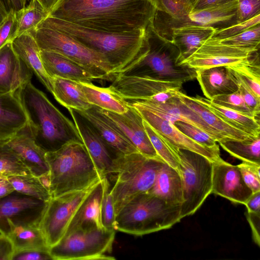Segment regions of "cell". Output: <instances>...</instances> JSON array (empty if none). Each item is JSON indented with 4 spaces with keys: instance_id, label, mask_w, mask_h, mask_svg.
<instances>
[{
    "instance_id": "obj_1",
    "label": "cell",
    "mask_w": 260,
    "mask_h": 260,
    "mask_svg": "<svg viewBox=\"0 0 260 260\" xmlns=\"http://www.w3.org/2000/svg\"><path fill=\"white\" fill-rule=\"evenodd\" d=\"M157 0H55L49 16L110 32L145 29Z\"/></svg>"
},
{
    "instance_id": "obj_2",
    "label": "cell",
    "mask_w": 260,
    "mask_h": 260,
    "mask_svg": "<svg viewBox=\"0 0 260 260\" xmlns=\"http://www.w3.org/2000/svg\"><path fill=\"white\" fill-rule=\"evenodd\" d=\"M64 33L103 55L116 77L136 69L147 54L145 29L110 32L82 26L48 16L37 26Z\"/></svg>"
},
{
    "instance_id": "obj_3",
    "label": "cell",
    "mask_w": 260,
    "mask_h": 260,
    "mask_svg": "<svg viewBox=\"0 0 260 260\" xmlns=\"http://www.w3.org/2000/svg\"><path fill=\"white\" fill-rule=\"evenodd\" d=\"M15 94L25 112L36 143L46 152L56 151L71 142L83 143L74 122L63 115L31 81L22 85Z\"/></svg>"
},
{
    "instance_id": "obj_4",
    "label": "cell",
    "mask_w": 260,
    "mask_h": 260,
    "mask_svg": "<svg viewBox=\"0 0 260 260\" xmlns=\"http://www.w3.org/2000/svg\"><path fill=\"white\" fill-rule=\"evenodd\" d=\"M49 166V192L52 198L82 190L104 178L82 142L68 143L46 153Z\"/></svg>"
},
{
    "instance_id": "obj_5",
    "label": "cell",
    "mask_w": 260,
    "mask_h": 260,
    "mask_svg": "<svg viewBox=\"0 0 260 260\" xmlns=\"http://www.w3.org/2000/svg\"><path fill=\"white\" fill-rule=\"evenodd\" d=\"M180 207L148 192L142 193L128 201L115 214V229L139 236L167 230L182 219Z\"/></svg>"
},
{
    "instance_id": "obj_6",
    "label": "cell",
    "mask_w": 260,
    "mask_h": 260,
    "mask_svg": "<svg viewBox=\"0 0 260 260\" xmlns=\"http://www.w3.org/2000/svg\"><path fill=\"white\" fill-rule=\"evenodd\" d=\"M164 163L160 159L146 157L139 152L115 159L116 180L110 193L115 214L134 197L151 189Z\"/></svg>"
},
{
    "instance_id": "obj_7",
    "label": "cell",
    "mask_w": 260,
    "mask_h": 260,
    "mask_svg": "<svg viewBox=\"0 0 260 260\" xmlns=\"http://www.w3.org/2000/svg\"><path fill=\"white\" fill-rule=\"evenodd\" d=\"M168 143L178 161L183 190L180 207L182 219L193 215L212 193L213 162L199 153Z\"/></svg>"
},
{
    "instance_id": "obj_8",
    "label": "cell",
    "mask_w": 260,
    "mask_h": 260,
    "mask_svg": "<svg viewBox=\"0 0 260 260\" xmlns=\"http://www.w3.org/2000/svg\"><path fill=\"white\" fill-rule=\"evenodd\" d=\"M30 32L41 50L59 53L88 70L96 80L113 81L116 77L105 57L71 36L57 30L38 27Z\"/></svg>"
},
{
    "instance_id": "obj_9",
    "label": "cell",
    "mask_w": 260,
    "mask_h": 260,
    "mask_svg": "<svg viewBox=\"0 0 260 260\" xmlns=\"http://www.w3.org/2000/svg\"><path fill=\"white\" fill-rule=\"evenodd\" d=\"M115 230L92 228L77 230L49 247L54 260L114 259L105 254L111 251Z\"/></svg>"
},
{
    "instance_id": "obj_10",
    "label": "cell",
    "mask_w": 260,
    "mask_h": 260,
    "mask_svg": "<svg viewBox=\"0 0 260 260\" xmlns=\"http://www.w3.org/2000/svg\"><path fill=\"white\" fill-rule=\"evenodd\" d=\"M151 21L145 28L148 50L137 68L145 67V74L166 80L185 82L194 79L196 70L180 65L178 48L154 30Z\"/></svg>"
},
{
    "instance_id": "obj_11",
    "label": "cell",
    "mask_w": 260,
    "mask_h": 260,
    "mask_svg": "<svg viewBox=\"0 0 260 260\" xmlns=\"http://www.w3.org/2000/svg\"><path fill=\"white\" fill-rule=\"evenodd\" d=\"M93 185L52 198L49 201L39 226L49 247L62 238L73 215Z\"/></svg>"
},
{
    "instance_id": "obj_12",
    "label": "cell",
    "mask_w": 260,
    "mask_h": 260,
    "mask_svg": "<svg viewBox=\"0 0 260 260\" xmlns=\"http://www.w3.org/2000/svg\"><path fill=\"white\" fill-rule=\"evenodd\" d=\"M259 49L242 48L222 43L211 37L184 60L183 66L194 70L234 66L248 60Z\"/></svg>"
},
{
    "instance_id": "obj_13",
    "label": "cell",
    "mask_w": 260,
    "mask_h": 260,
    "mask_svg": "<svg viewBox=\"0 0 260 260\" xmlns=\"http://www.w3.org/2000/svg\"><path fill=\"white\" fill-rule=\"evenodd\" d=\"M48 202L16 191L1 199L0 233L7 235L14 225H39Z\"/></svg>"
},
{
    "instance_id": "obj_14",
    "label": "cell",
    "mask_w": 260,
    "mask_h": 260,
    "mask_svg": "<svg viewBox=\"0 0 260 260\" xmlns=\"http://www.w3.org/2000/svg\"><path fill=\"white\" fill-rule=\"evenodd\" d=\"M127 102L149 126L172 145L199 153L212 162L222 159L220 155L219 146L209 147L203 145L187 137L170 121L141 107L134 101Z\"/></svg>"
},
{
    "instance_id": "obj_15",
    "label": "cell",
    "mask_w": 260,
    "mask_h": 260,
    "mask_svg": "<svg viewBox=\"0 0 260 260\" xmlns=\"http://www.w3.org/2000/svg\"><path fill=\"white\" fill-rule=\"evenodd\" d=\"M184 83L163 80L143 73H127L117 75L109 87L125 100L144 101L166 89L180 90Z\"/></svg>"
},
{
    "instance_id": "obj_16",
    "label": "cell",
    "mask_w": 260,
    "mask_h": 260,
    "mask_svg": "<svg viewBox=\"0 0 260 260\" xmlns=\"http://www.w3.org/2000/svg\"><path fill=\"white\" fill-rule=\"evenodd\" d=\"M212 193L244 205L252 194L237 167L223 159L212 162Z\"/></svg>"
},
{
    "instance_id": "obj_17",
    "label": "cell",
    "mask_w": 260,
    "mask_h": 260,
    "mask_svg": "<svg viewBox=\"0 0 260 260\" xmlns=\"http://www.w3.org/2000/svg\"><path fill=\"white\" fill-rule=\"evenodd\" d=\"M83 144L103 178L114 177L115 156L89 122L76 110L68 109Z\"/></svg>"
},
{
    "instance_id": "obj_18",
    "label": "cell",
    "mask_w": 260,
    "mask_h": 260,
    "mask_svg": "<svg viewBox=\"0 0 260 260\" xmlns=\"http://www.w3.org/2000/svg\"><path fill=\"white\" fill-rule=\"evenodd\" d=\"M76 111L93 126L116 157L139 152L117 124L100 108L92 105L86 110Z\"/></svg>"
},
{
    "instance_id": "obj_19",
    "label": "cell",
    "mask_w": 260,
    "mask_h": 260,
    "mask_svg": "<svg viewBox=\"0 0 260 260\" xmlns=\"http://www.w3.org/2000/svg\"><path fill=\"white\" fill-rule=\"evenodd\" d=\"M132 101L173 123L181 121L197 127L212 137L217 143L226 140L217 131L209 126L194 111L183 103L177 95L163 103L148 101Z\"/></svg>"
},
{
    "instance_id": "obj_20",
    "label": "cell",
    "mask_w": 260,
    "mask_h": 260,
    "mask_svg": "<svg viewBox=\"0 0 260 260\" xmlns=\"http://www.w3.org/2000/svg\"><path fill=\"white\" fill-rule=\"evenodd\" d=\"M32 175L38 177L49 174L46 152L35 142L28 124L12 137L5 140Z\"/></svg>"
},
{
    "instance_id": "obj_21",
    "label": "cell",
    "mask_w": 260,
    "mask_h": 260,
    "mask_svg": "<svg viewBox=\"0 0 260 260\" xmlns=\"http://www.w3.org/2000/svg\"><path fill=\"white\" fill-rule=\"evenodd\" d=\"M128 105V110L123 114L100 109L117 124L139 152L146 157L161 160L146 132L142 117L133 107Z\"/></svg>"
},
{
    "instance_id": "obj_22",
    "label": "cell",
    "mask_w": 260,
    "mask_h": 260,
    "mask_svg": "<svg viewBox=\"0 0 260 260\" xmlns=\"http://www.w3.org/2000/svg\"><path fill=\"white\" fill-rule=\"evenodd\" d=\"M32 74L15 52L11 42L0 49V92L14 93L31 81Z\"/></svg>"
},
{
    "instance_id": "obj_23",
    "label": "cell",
    "mask_w": 260,
    "mask_h": 260,
    "mask_svg": "<svg viewBox=\"0 0 260 260\" xmlns=\"http://www.w3.org/2000/svg\"><path fill=\"white\" fill-rule=\"evenodd\" d=\"M105 178L95 183L83 200L71 219L63 237L79 229H104L101 220V203Z\"/></svg>"
},
{
    "instance_id": "obj_24",
    "label": "cell",
    "mask_w": 260,
    "mask_h": 260,
    "mask_svg": "<svg viewBox=\"0 0 260 260\" xmlns=\"http://www.w3.org/2000/svg\"><path fill=\"white\" fill-rule=\"evenodd\" d=\"M12 48L30 71L51 93L53 89V79L46 73L40 56V49L30 32H26L15 38L12 42Z\"/></svg>"
},
{
    "instance_id": "obj_25",
    "label": "cell",
    "mask_w": 260,
    "mask_h": 260,
    "mask_svg": "<svg viewBox=\"0 0 260 260\" xmlns=\"http://www.w3.org/2000/svg\"><path fill=\"white\" fill-rule=\"evenodd\" d=\"M40 56L46 73L52 79L58 77L82 82L96 80L86 69L59 53L40 50Z\"/></svg>"
},
{
    "instance_id": "obj_26",
    "label": "cell",
    "mask_w": 260,
    "mask_h": 260,
    "mask_svg": "<svg viewBox=\"0 0 260 260\" xmlns=\"http://www.w3.org/2000/svg\"><path fill=\"white\" fill-rule=\"evenodd\" d=\"M201 89L207 99L235 92L238 90L234 77L227 67H216L196 70Z\"/></svg>"
},
{
    "instance_id": "obj_27",
    "label": "cell",
    "mask_w": 260,
    "mask_h": 260,
    "mask_svg": "<svg viewBox=\"0 0 260 260\" xmlns=\"http://www.w3.org/2000/svg\"><path fill=\"white\" fill-rule=\"evenodd\" d=\"M28 123L15 92H0V140L12 137Z\"/></svg>"
},
{
    "instance_id": "obj_28",
    "label": "cell",
    "mask_w": 260,
    "mask_h": 260,
    "mask_svg": "<svg viewBox=\"0 0 260 260\" xmlns=\"http://www.w3.org/2000/svg\"><path fill=\"white\" fill-rule=\"evenodd\" d=\"M215 30L212 27L194 23L174 29L172 43L179 50L180 65L183 66L184 60L196 51L204 41L212 37Z\"/></svg>"
},
{
    "instance_id": "obj_29",
    "label": "cell",
    "mask_w": 260,
    "mask_h": 260,
    "mask_svg": "<svg viewBox=\"0 0 260 260\" xmlns=\"http://www.w3.org/2000/svg\"><path fill=\"white\" fill-rule=\"evenodd\" d=\"M237 0H234L192 10L188 17L194 23L219 29L237 23Z\"/></svg>"
},
{
    "instance_id": "obj_30",
    "label": "cell",
    "mask_w": 260,
    "mask_h": 260,
    "mask_svg": "<svg viewBox=\"0 0 260 260\" xmlns=\"http://www.w3.org/2000/svg\"><path fill=\"white\" fill-rule=\"evenodd\" d=\"M148 192L169 204L181 206L183 202V190L178 171L164 162Z\"/></svg>"
},
{
    "instance_id": "obj_31",
    "label": "cell",
    "mask_w": 260,
    "mask_h": 260,
    "mask_svg": "<svg viewBox=\"0 0 260 260\" xmlns=\"http://www.w3.org/2000/svg\"><path fill=\"white\" fill-rule=\"evenodd\" d=\"M177 96L194 111L209 126L217 131L225 140L242 141L251 136L229 124L208 108L181 92L177 91Z\"/></svg>"
},
{
    "instance_id": "obj_32",
    "label": "cell",
    "mask_w": 260,
    "mask_h": 260,
    "mask_svg": "<svg viewBox=\"0 0 260 260\" xmlns=\"http://www.w3.org/2000/svg\"><path fill=\"white\" fill-rule=\"evenodd\" d=\"M192 99L204 105L226 122L242 132L251 136L257 137L260 134L259 118L244 114L214 103L199 95Z\"/></svg>"
},
{
    "instance_id": "obj_33",
    "label": "cell",
    "mask_w": 260,
    "mask_h": 260,
    "mask_svg": "<svg viewBox=\"0 0 260 260\" xmlns=\"http://www.w3.org/2000/svg\"><path fill=\"white\" fill-rule=\"evenodd\" d=\"M78 82L91 105L117 114L124 113L128 110L127 101L122 99L109 87H99L92 82Z\"/></svg>"
},
{
    "instance_id": "obj_34",
    "label": "cell",
    "mask_w": 260,
    "mask_h": 260,
    "mask_svg": "<svg viewBox=\"0 0 260 260\" xmlns=\"http://www.w3.org/2000/svg\"><path fill=\"white\" fill-rule=\"evenodd\" d=\"M52 94L62 106L77 111L86 110L92 107L86 98L78 82L58 77L53 78Z\"/></svg>"
},
{
    "instance_id": "obj_35",
    "label": "cell",
    "mask_w": 260,
    "mask_h": 260,
    "mask_svg": "<svg viewBox=\"0 0 260 260\" xmlns=\"http://www.w3.org/2000/svg\"><path fill=\"white\" fill-rule=\"evenodd\" d=\"M7 236L15 251L37 249L49 251L45 236L38 225H20L11 227Z\"/></svg>"
},
{
    "instance_id": "obj_36",
    "label": "cell",
    "mask_w": 260,
    "mask_h": 260,
    "mask_svg": "<svg viewBox=\"0 0 260 260\" xmlns=\"http://www.w3.org/2000/svg\"><path fill=\"white\" fill-rule=\"evenodd\" d=\"M221 147L231 155L242 161L260 165L259 136L250 137L244 140H224L218 142Z\"/></svg>"
},
{
    "instance_id": "obj_37",
    "label": "cell",
    "mask_w": 260,
    "mask_h": 260,
    "mask_svg": "<svg viewBox=\"0 0 260 260\" xmlns=\"http://www.w3.org/2000/svg\"><path fill=\"white\" fill-rule=\"evenodd\" d=\"M15 13L16 29L14 39L21 34L35 29L49 16V13L37 0H29L24 8Z\"/></svg>"
},
{
    "instance_id": "obj_38",
    "label": "cell",
    "mask_w": 260,
    "mask_h": 260,
    "mask_svg": "<svg viewBox=\"0 0 260 260\" xmlns=\"http://www.w3.org/2000/svg\"><path fill=\"white\" fill-rule=\"evenodd\" d=\"M14 190L36 199L48 202L52 198L49 190L39 177L31 175H15L7 177Z\"/></svg>"
},
{
    "instance_id": "obj_39",
    "label": "cell",
    "mask_w": 260,
    "mask_h": 260,
    "mask_svg": "<svg viewBox=\"0 0 260 260\" xmlns=\"http://www.w3.org/2000/svg\"><path fill=\"white\" fill-rule=\"evenodd\" d=\"M260 98V66L258 51L247 61L228 67Z\"/></svg>"
},
{
    "instance_id": "obj_40",
    "label": "cell",
    "mask_w": 260,
    "mask_h": 260,
    "mask_svg": "<svg viewBox=\"0 0 260 260\" xmlns=\"http://www.w3.org/2000/svg\"><path fill=\"white\" fill-rule=\"evenodd\" d=\"M28 169L5 141L0 140V175H31Z\"/></svg>"
},
{
    "instance_id": "obj_41",
    "label": "cell",
    "mask_w": 260,
    "mask_h": 260,
    "mask_svg": "<svg viewBox=\"0 0 260 260\" xmlns=\"http://www.w3.org/2000/svg\"><path fill=\"white\" fill-rule=\"evenodd\" d=\"M146 132L159 157L166 164L178 169V161L167 141L143 119Z\"/></svg>"
},
{
    "instance_id": "obj_42",
    "label": "cell",
    "mask_w": 260,
    "mask_h": 260,
    "mask_svg": "<svg viewBox=\"0 0 260 260\" xmlns=\"http://www.w3.org/2000/svg\"><path fill=\"white\" fill-rule=\"evenodd\" d=\"M151 22L154 30L160 36L171 42L172 41L174 29L190 24L174 18L166 12L156 8Z\"/></svg>"
},
{
    "instance_id": "obj_43",
    "label": "cell",
    "mask_w": 260,
    "mask_h": 260,
    "mask_svg": "<svg viewBox=\"0 0 260 260\" xmlns=\"http://www.w3.org/2000/svg\"><path fill=\"white\" fill-rule=\"evenodd\" d=\"M156 9L161 10L174 18L192 22L188 15L192 11V4L188 0H157Z\"/></svg>"
},
{
    "instance_id": "obj_44",
    "label": "cell",
    "mask_w": 260,
    "mask_h": 260,
    "mask_svg": "<svg viewBox=\"0 0 260 260\" xmlns=\"http://www.w3.org/2000/svg\"><path fill=\"white\" fill-rule=\"evenodd\" d=\"M260 24L234 36L219 39L222 43L242 48L259 49Z\"/></svg>"
},
{
    "instance_id": "obj_45",
    "label": "cell",
    "mask_w": 260,
    "mask_h": 260,
    "mask_svg": "<svg viewBox=\"0 0 260 260\" xmlns=\"http://www.w3.org/2000/svg\"><path fill=\"white\" fill-rule=\"evenodd\" d=\"M109 186V180L105 177L104 190L101 203V220L102 226L105 229L107 230H115V213L113 198L110 193Z\"/></svg>"
},
{
    "instance_id": "obj_46",
    "label": "cell",
    "mask_w": 260,
    "mask_h": 260,
    "mask_svg": "<svg viewBox=\"0 0 260 260\" xmlns=\"http://www.w3.org/2000/svg\"><path fill=\"white\" fill-rule=\"evenodd\" d=\"M211 102L222 107L241 112L248 116L257 117L246 105L239 92H235L217 95L213 98Z\"/></svg>"
},
{
    "instance_id": "obj_47",
    "label": "cell",
    "mask_w": 260,
    "mask_h": 260,
    "mask_svg": "<svg viewBox=\"0 0 260 260\" xmlns=\"http://www.w3.org/2000/svg\"><path fill=\"white\" fill-rule=\"evenodd\" d=\"M174 124L187 137L203 145L209 147L218 146L215 139L197 127L181 121H177Z\"/></svg>"
},
{
    "instance_id": "obj_48",
    "label": "cell",
    "mask_w": 260,
    "mask_h": 260,
    "mask_svg": "<svg viewBox=\"0 0 260 260\" xmlns=\"http://www.w3.org/2000/svg\"><path fill=\"white\" fill-rule=\"evenodd\" d=\"M237 166L244 182L252 192L260 191V165L242 161Z\"/></svg>"
},
{
    "instance_id": "obj_49",
    "label": "cell",
    "mask_w": 260,
    "mask_h": 260,
    "mask_svg": "<svg viewBox=\"0 0 260 260\" xmlns=\"http://www.w3.org/2000/svg\"><path fill=\"white\" fill-rule=\"evenodd\" d=\"M229 70L233 75L234 81L238 88L237 91L242 96L246 105L253 112L256 117L259 118L260 98L252 91L242 80L231 70L230 69Z\"/></svg>"
},
{
    "instance_id": "obj_50",
    "label": "cell",
    "mask_w": 260,
    "mask_h": 260,
    "mask_svg": "<svg viewBox=\"0 0 260 260\" xmlns=\"http://www.w3.org/2000/svg\"><path fill=\"white\" fill-rule=\"evenodd\" d=\"M260 23V14L240 23L219 29H216L212 37L223 39L240 34L246 29Z\"/></svg>"
},
{
    "instance_id": "obj_51",
    "label": "cell",
    "mask_w": 260,
    "mask_h": 260,
    "mask_svg": "<svg viewBox=\"0 0 260 260\" xmlns=\"http://www.w3.org/2000/svg\"><path fill=\"white\" fill-rule=\"evenodd\" d=\"M258 14H260V0H237V23L246 21Z\"/></svg>"
},
{
    "instance_id": "obj_52",
    "label": "cell",
    "mask_w": 260,
    "mask_h": 260,
    "mask_svg": "<svg viewBox=\"0 0 260 260\" xmlns=\"http://www.w3.org/2000/svg\"><path fill=\"white\" fill-rule=\"evenodd\" d=\"M16 29V13L10 10L0 24V49L14 39Z\"/></svg>"
},
{
    "instance_id": "obj_53",
    "label": "cell",
    "mask_w": 260,
    "mask_h": 260,
    "mask_svg": "<svg viewBox=\"0 0 260 260\" xmlns=\"http://www.w3.org/2000/svg\"><path fill=\"white\" fill-rule=\"evenodd\" d=\"M53 259L49 251L31 249L15 251L11 260H47Z\"/></svg>"
},
{
    "instance_id": "obj_54",
    "label": "cell",
    "mask_w": 260,
    "mask_h": 260,
    "mask_svg": "<svg viewBox=\"0 0 260 260\" xmlns=\"http://www.w3.org/2000/svg\"><path fill=\"white\" fill-rule=\"evenodd\" d=\"M245 216L250 225L252 239L254 243L260 246V213L246 211Z\"/></svg>"
},
{
    "instance_id": "obj_55",
    "label": "cell",
    "mask_w": 260,
    "mask_h": 260,
    "mask_svg": "<svg viewBox=\"0 0 260 260\" xmlns=\"http://www.w3.org/2000/svg\"><path fill=\"white\" fill-rule=\"evenodd\" d=\"M15 251L13 243L6 235L0 234V260H11Z\"/></svg>"
},
{
    "instance_id": "obj_56",
    "label": "cell",
    "mask_w": 260,
    "mask_h": 260,
    "mask_svg": "<svg viewBox=\"0 0 260 260\" xmlns=\"http://www.w3.org/2000/svg\"><path fill=\"white\" fill-rule=\"evenodd\" d=\"M179 89L172 88L159 92L149 98L146 100L154 103H163L176 96V93Z\"/></svg>"
},
{
    "instance_id": "obj_57",
    "label": "cell",
    "mask_w": 260,
    "mask_h": 260,
    "mask_svg": "<svg viewBox=\"0 0 260 260\" xmlns=\"http://www.w3.org/2000/svg\"><path fill=\"white\" fill-rule=\"evenodd\" d=\"M244 205L247 211L260 213V191L252 193Z\"/></svg>"
},
{
    "instance_id": "obj_58",
    "label": "cell",
    "mask_w": 260,
    "mask_h": 260,
    "mask_svg": "<svg viewBox=\"0 0 260 260\" xmlns=\"http://www.w3.org/2000/svg\"><path fill=\"white\" fill-rule=\"evenodd\" d=\"M14 191V189L7 177L0 175V199Z\"/></svg>"
},
{
    "instance_id": "obj_59",
    "label": "cell",
    "mask_w": 260,
    "mask_h": 260,
    "mask_svg": "<svg viewBox=\"0 0 260 260\" xmlns=\"http://www.w3.org/2000/svg\"><path fill=\"white\" fill-rule=\"evenodd\" d=\"M234 0H196L193 4V10H198L210 6L222 4Z\"/></svg>"
},
{
    "instance_id": "obj_60",
    "label": "cell",
    "mask_w": 260,
    "mask_h": 260,
    "mask_svg": "<svg viewBox=\"0 0 260 260\" xmlns=\"http://www.w3.org/2000/svg\"><path fill=\"white\" fill-rule=\"evenodd\" d=\"M29 0H7L9 10H12L15 12L24 8Z\"/></svg>"
},
{
    "instance_id": "obj_61",
    "label": "cell",
    "mask_w": 260,
    "mask_h": 260,
    "mask_svg": "<svg viewBox=\"0 0 260 260\" xmlns=\"http://www.w3.org/2000/svg\"><path fill=\"white\" fill-rule=\"evenodd\" d=\"M38 1L42 7L49 13L55 0H37Z\"/></svg>"
},
{
    "instance_id": "obj_62",
    "label": "cell",
    "mask_w": 260,
    "mask_h": 260,
    "mask_svg": "<svg viewBox=\"0 0 260 260\" xmlns=\"http://www.w3.org/2000/svg\"><path fill=\"white\" fill-rule=\"evenodd\" d=\"M9 10L0 0V24L7 16Z\"/></svg>"
},
{
    "instance_id": "obj_63",
    "label": "cell",
    "mask_w": 260,
    "mask_h": 260,
    "mask_svg": "<svg viewBox=\"0 0 260 260\" xmlns=\"http://www.w3.org/2000/svg\"><path fill=\"white\" fill-rule=\"evenodd\" d=\"M1 1L5 5V6L6 7V8L8 9V10L9 11L10 10H9V7H8V3H7V0H1Z\"/></svg>"
},
{
    "instance_id": "obj_64",
    "label": "cell",
    "mask_w": 260,
    "mask_h": 260,
    "mask_svg": "<svg viewBox=\"0 0 260 260\" xmlns=\"http://www.w3.org/2000/svg\"><path fill=\"white\" fill-rule=\"evenodd\" d=\"M188 1H189L190 2H191L193 5V4L194 3V2H195L196 0H188Z\"/></svg>"
}]
</instances>
